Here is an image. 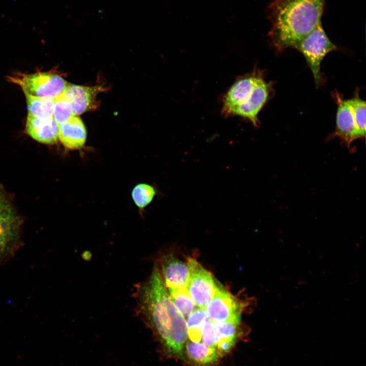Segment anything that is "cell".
I'll use <instances>...</instances> for the list:
<instances>
[{"label":"cell","instance_id":"obj_1","mask_svg":"<svg viewBox=\"0 0 366 366\" xmlns=\"http://www.w3.org/2000/svg\"><path fill=\"white\" fill-rule=\"evenodd\" d=\"M136 312L166 353L182 358L188 339L186 320L172 302L157 263L149 278L136 286Z\"/></svg>","mask_w":366,"mask_h":366},{"label":"cell","instance_id":"obj_2","mask_svg":"<svg viewBox=\"0 0 366 366\" xmlns=\"http://www.w3.org/2000/svg\"><path fill=\"white\" fill-rule=\"evenodd\" d=\"M325 0H272L267 7L268 33L278 51L295 48L321 21Z\"/></svg>","mask_w":366,"mask_h":366},{"label":"cell","instance_id":"obj_3","mask_svg":"<svg viewBox=\"0 0 366 366\" xmlns=\"http://www.w3.org/2000/svg\"><path fill=\"white\" fill-rule=\"evenodd\" d=\"M271 85L260 72L238 77L224 95L222 114L225 117L239 116L258 127V115L267 101Z\"/></svg>","mask_w":366,"mask_h":366},{"label":"cell","instance_id":"obj_4","mask_svg":"<svg viewBox=\"0 0 366 366\" xmlns=\"http://www.w3.org/2000/svg\"><path fill=\"white\" fill-rule=\"evenodd\" d=\"M22 220L4 189L0 187V264L20 247Z\"/></svg>","mask_w":366,"mask_h":366},{"label":"cell","instance_id":"obj_5","mask_svg":"<svg viewBox=\"0 0 366 366\" xmlns=\"http://www.w3.org/2000/svg\"><path fill=\"white\" fill-rule=\"evenodd\" d=\"M8 78L19 85L24 94L53 100L62 95L67 84L61 76L50 72L17 73Z\"/></svg>","mask_w":366,"mask_h":366},{"label":"cell","instance_id":"obj_6","mask_svg":"<svg viewBox=\"0 0 366 366\" xmlns=\"http://www.w3.org/2000/svg\"><path fill=\"white\" fill-rule=\"evenodd\" d=\"M294 48L304 57L318 86L322 81L320 66L323 58L329 52L337 49L324 30L321 22L304 37Z\"/></svg>","mask_w":366,"mask_h":366},{"label":"cell","instance_id":"obj_7","mask_svg":"<svg viewBox=\"0 0 366 366\" xmlns=\"http://www.w3.org/2000/svg\"><path fill=\"white\" fill-rule=\"evenodd\" d=\"M187 264L189 274L186 289L196 306L205 308L215 293L216 281L196 259L189 257Z\"/></svg>","mask_w":366,"mask_h":366},{"label":"cell","instance_id":"obj_8","mask_svg":"<svg viewBox=\"0 0 366 366\" xmlns=\"http://www.w3.org/2000/svg\"><path fill=\"white\" fill-rule=\"evenodd\" d=\"M246 306L216 281L215 293L205 309L209 319L214 322L240 323L241 315Z\"/></svg>","mask_w":366,"mask_h":366},{"label":"cell","instance_id":"obj_9","mask_svg":"<svg viewBox=\"0 0 366 366\" xmlns=\"http://www.w3.org/2000/svg\"><path fill=\"white\" fill-rule=\"evenodd\" d=\"M158 265L167 289L186 287L189 274L187 263L168 254L160 258Z\"/></svg>","mask_w":366,"mask_h":366},{"label":"cell","instance_id":"obj_10","mask_svg":"<svg viewBox=\"0 0 366 366\" xmlns=\"http://www.w3.org/2000/svg\"><path fill=\"white\" fill-rule=\"evenodd\" d=\"M335 98L338 110L333 136L340 138L349 146L353 140L358 138L350 99L345 100L338 94Z\"/></svg>","mask_w":366,"mask_h":366},{"label":"cell","instance_id":"obj_11","mask_svg":"<svg viewBox=\"0 0 366 366\" xmlns=\"http://www.w3.org/2000/svg\"><path fill=\"white\" fill-rule=\"evenodd\" d=\"M58 129L53 117L39 118L28 113L25 132L36 141L47 144L55 143L58 138Z\"/></svg>","mask_w":366,"mask_h":366},{"label":"cell","instance_id":"obj_12","mask_svg":"<svg viewBox=\"0 0 366 366\" xmlns=\"http://www.w3.org/2000/svg\"><path fill=\"white\" fill-rule=\"evenodd\" d=\"M100 89L67 84L62 96L72 105L74 115L83 113L93 106L96 96Z\"/></svg>","mask_w":366,"mask_h":366},{"label":"cell","instance_id":"obj_13","mask_svg":"<svg viewBox=\"0 0 366 366\" xmlns=\"http://www.w3.org/2000/svg\"><path fill=\"white\" fill-rule=\"evenodd\" d=\"M58 126V138L66 148L75 150L84 145L86 131L80 118L74 115Z\"/></svg>","mask_w":366,"mask_h":366},{"label":"cell","instance_id":"obj_14","mask_svg":"<svg viewBox=\"0 0 366 366\" xmlns=\"http://www.w3.org/2000/svg\"><path fill=\"white\" fill-rule=\"evenodd\" d=\"M221 357L217 349L208 347L201 342L187 340L182 358L193 366H209Z\"/></svg>","mask_w":366,"mask_h":366},{"label":"cell","instance_id":"obj_15","mask_svg":"<svg viewBox=\"0 0 366 366\" xmlns=\"http://www.w3.org/2000/svg\"><path fill=\"white\" fill-rule=\"evenodd\" d=\"M217 341V350L221 356L228 353L238 337L240 323L229 321L214 322Z\"/></svg>","mask_w":366,"mask_h":366},{"label":"cell","instance_id":"obj_16","mask_svg":"<svg viewBox=\"0 0 366 366\" xmlns=\"http://www.w3.org/2000/svg\"><path fill=\"white\" fill-rule=\"evenodd\" d=\"M208 319L205 308L196 307L186 319L189 340L201 342L202 328Z\"/></svg>","mask_w":366,"mask_h":366},{"label":"cell","instance_id":"obj_17","mask_svg":"<svg viewBox=\"0 0 366 366\" xmlns=\"http://www.w3.org/2000/svg\"><path fill=\"white\" fill-rule=\"evenodd\" d=\"M28 113L39 118L53 117L54 100L25 94Z\"/></svg>","mask_w":366,"mask_h":366},{"label":"cell","instance_id":"obj_18","mask_svg":"<svg viewBox=\"0 0 366 366\" xmlns=\"http://www.w3.org/2000/svg\"><path fill=\"white\" fill-rule=\"evenodd\" d=\"M167 290L174 305L186 319L196 307L186 287L169 288Z\"/></svg>","mask_w":366,"mask_h":366},{"label":"cell","instance_id":"obj_19","mask_svg":"<svg viewBox=\"0 0 366 366\" xmlns=\"http://www.w3.org/2000/svg\"><path fill=\"white\" fill-rule=\"evenodd\" d=\"M358 138L365 134V102L358 96L350 99Z\"/></svg>","mask_w":366,"mask_h":366},{"label":"cell","instance_id":"obj_20","mask_svg":"<svg viewBox=\"0 0 366 366\" xmlns=\"http://www.w3.org/2000/svg\"><path fill=\"white\" fill-rule=\"evenodd\" d=\"M156 194L154 187L146 184L136 185L132 192V197L135 204L140 208L148 205Z\"/></svg>","mask_w":366,"mask_h":366},{"label":"cell","instance_id":"obj_21","mask_svg":"<svg viewBox=\"0 0 366 366\" xmlns=\"http://www.w3.org/2000/svg\"><path fill=\"white\" fill-rule=\"evenodd\" d=\"M74 116L73 108L69 101L60 95L54 100L53 117L59 125Z\"/></svg>","mask_w":366,"mask_h":366},{"label":"cell","instance_id":"obj_22","mask_svg":"<svg viewBox=\"0 0 366 366\" xmlns=\"http://www.w3.org/2000/svg\"><path fill=\"white\" fill-rule=\"evenodd\" d=\"M201 341L205 345L217 349V341L214 322L209 318L202 328Z\"/></svg>","mask_w":366,"mask_h":366}]
</instances>
